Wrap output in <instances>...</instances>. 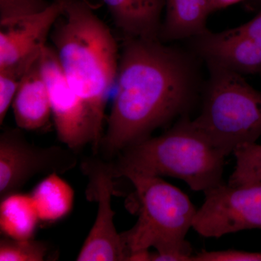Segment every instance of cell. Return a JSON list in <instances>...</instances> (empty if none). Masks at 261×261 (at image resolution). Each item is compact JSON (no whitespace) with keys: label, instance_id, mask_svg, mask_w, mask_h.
<instances>
[{"label":"cell","instance_id":"52a82bcc","mask_svg":"<svg viewBox=\"0 0 261 261\" xmlns=\"http://www.w3.org/2000/svg\"><path fill=\"white\" fill-rule=\"evenodd\" d=\"M39 63L49 91L51 117L58 139L76 152L91 144L94 154H98L93 115L70 87L53 46L47 44L43 48Z\"/></svg>","mask_w":261,"mask_h":261},{"label":"cell","instance_id":"7402d4cb","mask_svg":"<svg viewBox=\"0 0 261 261\" xmlns=\"http://www.w3.org/2000/svg\"><path fill=\"white\" fill-rule=\"evenodd\" d=\"M245 1H248V0H211L212 12L214 13L218 10L224 9L231 5Z\"/></svg>","mask_w":261,"mask_h":261},{"label":"cell","instance_id":"6da1fadb","mask_svg":"<svg viewBox=\"0 0 261 261\" xmlns=\"http://www.w3.org/2000/svg\"><path fill=\"white\" fill-rule=\"evenodd\" d=\"M198 82L197 65L188 53L161 39L125 38L99 152L106 159L116 157L157 128L188 116Z\"/></svg>","mask_w":261,"mask_h":261},{"label":"cell","instance_id":"ac0fdd59","mask_svg":"<svg viewBox=\"0 0 261 261\" xmlns=\"http://www.w3.org/2000/svg\"><path fill=\"white\" fill-rule=\"evenodd\" d=\"M48 253L46 244L34 238L15 240L5 237L0 241L1 261H43Z\"/></svg>","mask_w":261,"mask_h":261},{"label":"cell","instance_id":"30bf717a","mask_svg":"<svg viewBox=\"0 0 261 261\" xmlns=\"http://www.w3.org/2000/svg\"><path fill=\"white\" fill-rule=\"evenodd\" d=\"M192 41L196 56L207 66L242 75L261 72V11L240 27L219 32L207 29Z\"/></svg>","mask_w":261,"mask_h":261},{"label":"cell","instance_id":"2e32d148","mask_svg":"<svg viewBox=\"0 0 261 261\" xmlns=\"http://www.w3.org/2000/svg\"><path fill=\"white\" fill-rule=\"evenodd\" d=\"M39 220L32 196L16 192L1 198L0 229L6 238H34Z\"/></svg>","mask_w":261,"mask_h":261},{"label":"cell","instance_id":"ffe728a7","mask_svg":"<svg viewBox=\"0 0 261 261\" xmlns=\"http://www.w3.org/2000/svg\"><path fill=\"white\" fill-rule=\"evenodd\" d=\"M50 4L47 0H0V24L37 14Z\"/></svg>","mask_w":261,"mask_h":261},{"label":"cell","instance_id":"4fadbf2b","mask_svg":"<svg viewBox=\"0 0 261 261\" xmlns=\"http://www.w3.org/2000/svg\"><path fill=\"white\" fill-rule=\"evenodd\" d=\"M125 38L160 39L165 0H103Z\"/></svg>","mask_w":261,"mask_h":261},{"label":"cell","instance_id":"ba28073f","mask_svg":"<svg viewBox=\"0 0 261 261\" xmlns=\"http://www.w3.org/2000/svg\"><path fill=\"white\" fill-rule=\"evenodd\" d=\"M76 152L58 146L41 147L27 140L20 128L0 135V197L18 192L40 173H64L76 166Z\"/></svg>","mask_w":261,"mask_h":261},{"label":"cell","instance_id":"9a60e30c","mask_svg":"<svg viewBox=\"0 0 261 261\" xmlns=\"http://www.w3.org/2000/svg\"><path fill=\"white\" fill-rule=\"evenodd\" d=\"M42 222H57L71 212L74 203V191L60 176L49 173L35 187L31 193Z\"/></svg>","mask_w":261,"mask_h":261},{"label":"cell","instance_id":"8992f818","mask_svg":"<svg viewBox=\"0 0 261 261\" xmlns=\"http://www.w3.org/2000/svg\"><path fill=\"white\" fill-rule=\"evenodd\" d=\"M192 228L200 236L219 238L244 230L261 229V181L240 186L224 182L204 192Z\"/></svg>","mask_w":261,"mask_h":261},{"label":"cell","instance_id":"5bb4252c","mask_svg":"<svg viewBox=\"0 0 261 261\" xmlns=\"http://www.w3.org/2000/svg\"><path fill=\"white\" fill-rule=\"evenodd\" d=\"M166 14L160 39L176 41L192 39L207 30L213 13L211 0H165Z\"/></svg>","mask_w":261,"mask_h":261},{"label":"cell","instance_id":"7c38bea8","mask_svg":"<svg viewBox=\"0 0 261 261\" xmlns=\"http://www.w3.org/2000/svg\"><path fill=\"white\" fill-rule=\"evenodd\" d=\"M39 58L24 75L12 103L15 123L20 129H41L51 117L49 91Z\"/></svg>","mask_w":261,"mask_h":261},{"label":"cell","instance_id":"d6986e66","mask_svg":"<svg viewBox=\"0 0 261 261\" xmlns=\"http://www.w3.org/2000/svg\"><path fill=\"white\" fill-rule=\"evenodd\" d=\"M39 57L0 70V124L5 121L24 75Z\"/></svg>","mask_w":261,"mask_h":261},{"label":"cell","instance_id":"44dd1931","mask_svg":"<svg viewBox=\"0 0 261 261\" xmlns=\"http://www.w3.org/2000/svg\"><path fill=\"white\" fill-rule=\"evenodd\" d=\"M192 261H261V252L233 250L202 251L192 255Z\"/></svg>","mask_w":261,"mask_h":261},{"label":"cell","instance_id":"8fae6325","mask_svg":"<svg viewBox=\"0 0 261 261\" xmlns=\"http://www.w3.org/2000/svg\"><path fill=\"white\" fill-rule=\"evenodd\" d=\"M63 10V0H54L41 13L0 24V70L40 56Z\"/></svg>","mask_w":261,"mask_h":261},{"label":"cell","instance_id":"277c9868","mask_svg":"<svg viewBox=\"0 0 261 261\" xmlns=\"http://www.w3.org/2000/svg\"><path fill=\"white\" fill-rule=\"evenodd\" d=\"M139 217L130 229L121 233L126 260L150 247V261H192L186 236L197 212L186 194L161 177L132 175Z\"/></svg>","mask_w":261,"mask_h":261},{"label":"cell","instance_id":"9c48e42d","mask_svg":"<svg viewBox=\"0 0 261 261\" xmlns=\"http://www.w3.org/2000/svg\"><path fill=\"white\" fill-rule=\"evenodd\" d=\"M89 178L88 195L97 203V216L76 257L79 261L126 260L121 233L117 231L112 207L114 172L112 163L89 159L82 164Z\"/></svg>","mask_w":261,"mask_h":261},{"label":"cell","instance_id":"3957f363","mask_svg":"<svg viewBox=\"0 0 261 261\" xmlns=\"http://www.w3.org/2000/svg\"><path fill=\"white\" fill-rule=\"evenodd\" d=\"M116 158L111 163L116 178L169 176L204 192L222 183L226 156L186 116L163 135L129 146Z\"/></svg>","mask_w":261,"mask_h":261},{"label":"cell","instance_id":"7a4b0ae2","mask_svg":"<svg viewBox=\"0 0 261 261\" xmlns=\"http://www.w3.org/2000/svg\"><path fill=\"white\" fill-rule=\"evenodd\" d=\"M63 2V13L50 34L53 47L70 87L93 115L99 152L108 96L118 73V46L87 0Z\"/></svg>","mask_w":261,"mask_h":261},{"label":"cell","instance_id":"e0dca14e","mask_svg":"<svg viewBox=\"0 0 261 261\" xmlns=\"http://www.w3.org/2000/svg\"><path fill=\"white\" fill-rule=\"evenodd\" d=\"M236 163L228 185L240 186L261 181V145L240 146L233 152Z\"/></svg>","mask_w":261,"mask_h":261},{"label":"cell","instance_id":"5b68a950","mask_svg":"<svg viewBox=\"0 0 261 261\" xmlns=\"http://www.w3.org/2000/svg\"><path fill=\"white\" fill-rule=\"evenodd\" d=\"M209 77L195 126L227 157L261 137V92L243 75L207 66Z\"/></svg>","mask_w":261,"mask_h":261}]
</instances>
